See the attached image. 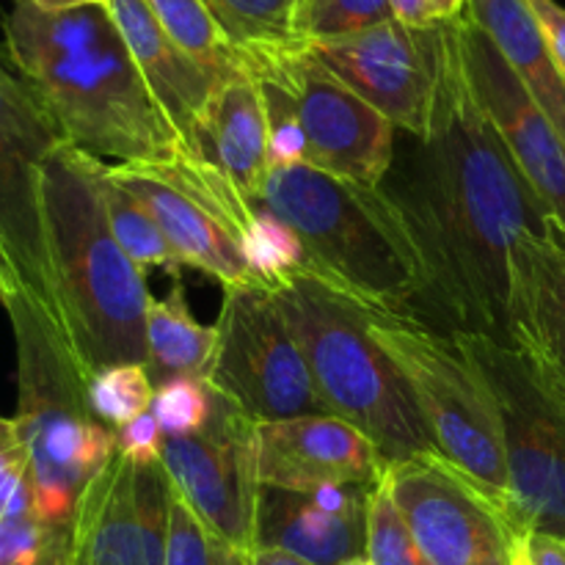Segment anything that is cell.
<instances>
[{"label": "cell", "mask_w": 565, "mask_h": 565, "mask_svg": "<svg viewBox=\"0 0 565 565\" xmlns=\"http://www.w3.org/2000/svg\"><path fill=\"white\" fill-rule=\"evenodd\" d=\"M379 188L428 276L414 320L511 345L513 252L524 235H546L555 218L475 99L450 22H441L428 132L397 130L395 160Z\"/></svg>", "instance_id": "6da1fadb"}, {"label": "cell", "mask_w": 565, "mask_h": 565, "mask_svg": "<svg viewBox=\"0 0 565 565\" xmlns=\"http://www.w3.org/2000/svg\"><path fill=\"white\" fill-rule=\"evenodd\" d=\"M3 33L6 55L66 143L116 163H171L191 154L105 3L42 11L14 0Z\"/></svg>", "instance_id": "7a4b0ae2"}, {"label": "cell", "mask_w": 565, "mask_h": 565, "mask_svg": "<svg viewBox=\"0 0 565 565\" xmlns=\"http://www.w3.org/2000/svg\"><path fill=\"white\" fill-rule=\"evenodd\" d=\"M105 160L72 143L44 163L42 202L47 252L58 292L64 342L83 379L110 364H147V270L110 232L103 204Z\"/></svg>", "instance_id": "3957f363"}, {"label": "cell", "mask_w": 565, "mask_h": 565, "mask_svg": "<svg viewBox=\"0 0 565 565\" xmlns=\"http://www.w3.org/2000/svg\"><path fill=\"white\" fill-rule=\"evenodd\" d=\"M257 204L296 230L312 265L309 276L364 307L414 318L428 276L381 188L292 163L268 171Z\"/></svg>", "instance_id": "277c9868"}, {"label": "cell", "mask_w": 565, "mask_h": 565, "mask_svg": "<svg viewBox=\"0 0 565 565\" xmlns=\"http://www.w3.org/2000/svg\"><path fill=\"white\" fill-rule=\"evenodd\" d=\"M274 292L331 417L367 436L386 469L441 461L406 375L370 334V307L315 276H296Z\"/></svg>", "instance_id": "5b68a950"}, {"label": "cell", "mask_w": 565, "mask_h": 565, "mask_svg": "<svg viewBox=\"0 0 565 565\" xmlns=\"http://www.w3.org/2000/svg\"><path fill=\"white\" fill-rule=\"evenodd\" d=\"M17 342V434L28 452L31 502L42 522L72 530L86 486L119 452L116 430L88 408L86 379L47 318L25 298H6Z\"/></svg>", "instance_id": "8992f818"}, {"label": "cell", "mask_w": 565, "mask_h": 565, "mask_svg": "<svg viewBox=\"0 0 565 565\" xmlns=\"http://www.w3.org/2000/svg\"><path fill=\"white\" fill-rule=\"evenodd\" d=\"M370 334L406 375L441 461L505 516L508 461L500 414L456 334L379 309H370Z\"/></svg>", "instance_id": "52a82bcc"}, {"label": "cell", "mask_w": 565, "mask_h": 565, "mask_svg": "<svg viewBox=\"0 0 565 565\" xmlns=\"http://www.w3.org/2000/svg\"><path fill=\"white\" fill-rule=\"evenodd\" d=\"M500 414L508 461L505 519L513 533L565 539V401L522 351L458 331Z\"/></svg>", "instance_id": "ba28073f"}, {"label": "cell", "mask_w": 565, "mask_h": 565, "mask_svg": "<svg viewBox=\"0 0 565 565\" xmlns=\"http://www.w3.org/2000/svg\"><path fill=\"white\" fill-rule=\"evenodd\" d=\"M66 138L0 50V301L25 298L64 340L44 230V163Z\"/></svg>", "instance_id": "9c48e42d"}, {"label": "cell", "mask_w": 565, "mask_h": 565, "mask_svg": "<svg viewBox=\"0 0 565 565\" xmlns=\"http://www.w3.org/2000/svg\"><path fill=\"white\" fill-rule=\"evenodd\" d=\"M215 331L207 381L248 419L263 425L329 414L274 290L257 281L226 287Z\"/></svg>", "instance_id": "30bf717a"}, {"label": "cell", "mask_w": 565, "mask_h": 565, "mask_svg": "<svg viewBox=\"0 0 565 565\" xmlns=\"http://www.w3.org/2000/svg\"><path fill=\"white\" fill-rule=\"evenodd\" d=\"M110 177L149 210L185 268L224 290L252 281L243 241L254 202L218 169L185 154L171 163H116Z\"/></svg>", "instance_id": "8fae6325"}, {"label": "cell", "mask_w": 565, "mask_h": 565, "mask_svg": "<svg viewBox=\"0 0 565 565\" xmlns=\"http://www.w3.org/2000/svg\"><path fill=\"white\" fill-rule=\"evenodd\" d=\"M257 55L290 88L307 163L340 180L379 188L395 160L397 127L307 53L303 42L257 50Z\"/></svg>", "instance_id": "7c38bea8"}, {"label": "cell", "mask_w": 565, "mask_h": 565, "mask_svg": "<svg viewBox=\"0 0 565 565\" xmlns=\"http://www.w3.org/2000/svg\"><path fill=\"white\" fill-rule=\"evenodd\" d=\"M160 461L171 486L215 535L237 550L254 552L259 494V441L254 419L215 390L207 425L199 434L163 439Z\"/></svg>", "instance_id": "4fadbf2b"}, {"label": "cell", "mask_w": 565, "mask_h": 565, "mask_svg": "<svg viewBox=\"0 0 565 565\" xmlns=\"http://www.w3.org/2000/svg\"><path fill=\"white\" fill-rule=\"evenodd\" d=\"M303 47L397 130L425 138L439 77L441 22L412 28L390 20L351 36L303 42Z\"/></svg>", "instance_id": "5bb4252c"}, {"label": "cell", "mask_w": 565, "mask_h": 565, "mask_svg": "<svg viewBox=\"0 0 565 565\" xmlns=\"http://www.w3.org/2000/svg\"><path fill=\"white\" fill-rule=\"evenodd\" d=\"M386 489L430 565H511L519 552L500 508L445 461H406Z\"/></svg>", "instance_id": "9a60e30c"}, {"label": "cell", "mask_w": 565, "mask_h": 565, "mask_svg": "<svg viewBox=\"0 0 565 565\" xmlns=\"http://www.w3.org/2000/svg\"><path fill=\"white\" fill-rule=\"evenodd\" d=\"M447 22L475 99L546 213L565 230V138L469 11Z\"/></svg>", "instance_id": "2e32d148"}, {"label": "cell", "mask_w": 565, "mask_h": 565, "mask_svg": "<svg viewBox=\"0 0 565 565\" xmlns=\"http://www.w3.org/2000/svg\"><path fill=\"white\" fill-rule=\"evenodd\" d=\"M171 480L163 461L116 452L86 486L72 522V565H166Z\"/></svg>", "instance_id": "e0dca14e"}, {"label": "cell", "mask_w": 565, "mask_h": 565, "mask_svg": "<svg viewBox=\"0 0 565 565\" xmlns=\"http://www.w3.org/2000/svg\"><path fill=\"white\" fill-rule=\"evenodd\" d=\"M257 441L259 486L373 491L390 472L373 441L331 414L263 423Z\"/></svg>", "instance_id": "ac0fdd59"}, {"label": "cell", "mask_w": 565, "mask_h": 565, "mask_svg": "<svg viewBox=\"0 0 565 565\" xmlns=\"http://www.w3.org/2000/svg\"><path fill=\"white\" fill-rule=\"evenodd\" d=\"M373 491L259 486L254 550H279L312 565H367V505Z\"/></svg>", "instance_id": "d6986e66"}, {"label": "cell", "mask_w": 565, "mask_h": 565, "mask_svg": "<svg viewBox=\"0 0 565 565\" xmlns=\"http://www.w3.org/2000/svg\"><path fill=\"white\" fill-rule=\"evenodd\" d=\"M511 348L565 401V230L557 221L513 252Z\"/></svg>", "instance_id": "ffe728a7"}, {"label": "cell", "mask_w": 565, "mask_h": 565, "mask_svg": "<svg viewBox=\"0 0 565 565\" xmlns=\"http://www.w3.org/2000/svg\"><path fill=\"white\" fill-rule=\"evenodd\" d=\"M105 6L149 92L191 152L204 110L221 81L166 33L143 0H105Z\"/></svg>", "instance_id": "44dd1931"}, {"label": "cell", "mask_w": 565, "mask_h": 565, "mask_svg": "<svg viewBox=\"0 0 565 565\" xmlns=\"http://www.w3.org/2000/svg\"><path fill=\"white\" fill-rule=\"evenodd\" d=\"M191 154L218 169L248 202H259L270 171L268 119L252 77H230L215 88Z\"/></svg>", "instance_id": "7402d4cb"}, {"label": "cell", "mask_w": 565, "mask_h": 565, "mask_svg": "<svg viewBox=\"0 0 565 565\" xmlns=\"http://www.w3.org/2000/svg\"><path fill=\"white\" fill-rule=\"evenodd\" d=\"M467 11L565 138V77L527 0H469Z\"/></svg>", "instance_id": "603a6c76"}, {"label": "cell", "mask_w": 565, "mask_h": 565, "mask_svg": "<svg viewBox=\"0 0 565 565\" xmlns=\"http://www.w3.org/2000/svg\"><path fill=\"white\" fill-rule=\"evenodd\" d=\"M215 340V326L199 323L191 315L182 281H174L166 298H152L147 309V370L154 390L174 379H207Z\"/></svg>", "instance_id": "cb8c5ba5"}, {"label": "cell", "mask_w": 565, "mask_h": 565, "mask_svg": "<svg viewBox=\"0 0 565 565\" xmlns=\"http://www.w3.org/2000/svg\"><path fill=\"white\" fill-rule=\"evenodd\" d=\"M99 188H103V204L108 213L110 232H114L116 243L127 252V257L138 265L141 270L163 268L174 281H180V270L185 265L169 246L160 226L149 215V210L132 196L127 188L110 177V166L103 163V174H99Z\"/></svg>", "instance_id": "d4e9b609"}, {"label": "cell", "mask_w": 565, "mask_h": 565, "mask_svg": "<svg viewBox=\"0 0 565 565\" xmlns=\"http://www.w3.org/2000/svg\"><path fill=\"white\" fill-rule=\"evenodd\" d=\"M226 42L241 55L298 44L296 11L301 0H202Z\"/></svg>", "instance_id": "484cf974"}, {"label": "cell", "mask_w": 565, "mask_h": 565, "mask_svg": "<svg viewBox=\"0 0 565 565\" xmlns=\"http://www.w3.org/2000/svg\"><path fill=\"white\" fill-rule=\"evenodd\" d=\"M171 39L221 83L246 75L243 58L224 39L202 0H143Z\"/></svg>", "instance_id": "4316f807"}, {"label": "cell", "mask_w": 565, "mask_h": 565, "mask_svg": "<svg viewBox=\"0 0 565 565\" xmlns=\"http://www.w3.org/2000/svg\"><path fill=\"white\" fill-rule=\"evenodd\" d=\"M243 252H246L252 281L268 287V290H279L290 279L309 276L312 270L307 248L296 230L263 204H254Z\"/></svg>", "instance_id": "83f0119b"}, {"label": "cell", "mask_w": 565, "mask_h": 565, "mask_svg": "<svg viewBox=\"0 0 565 565\" xmlns=\"http://www.w3.org/2000/svg\"><path fill=\"white\" fill-rule=\"evenodd\" d=\"M88 408L110 430L125 428L154 403V384L147 364H110L86 379Z\"/></svg>", "instance_id": "f1b7e54d"}, {"label": "cell", "mask_w": 565, "mask_h": 565, "mask_svg": "<svg viewBox=\"0 0 565 565\" xmlns=\"http://www.w3.org/2000/svg\"><path fill=\"white\" fill-rule=\"evenodd\" d=\"M0 565H72V530L42 522L33 505L0 519Z\"/></svg>", "instance_id": "f546056e"}, {"label": "cell", "mask_w": 565, "mask_h": 565, "mask_svg": "<svg viewBox=\"0 0 565 565\" xmlns=\"http://www.w3.org/2000/svg\"><path fill=\"white\" fill-rule=\"evenodd\" d=\"M166 565H252V552L237 550L215 535L171 486Z\"/></svg>", "instance_id": "4dcf8cb0"}, {"label": "cell", "mask_w": 565, "mask_h": 565, "mask_svg": "<svg viewBox=\"0 0 565 565\" xmlns=\"http://www.w3.org/2000/svg\"><path fill=\"white\" fill-rule=\"evenodd\" d=\"M395 20L392 0H301L296 36L301 42L340 39Z\"/></svg>", "instance_id": "1f68e13d"}, {"label": "cell", "mask_w": 565, "mask_h": 565, "mask_svg": "<svg viewBox=\"0 0 565 565\" xmlns=\"http://www.w3.org/2000/svg\"><path fill=\"white\" fill-rule=\"evenodd\" d=\"M367 565H430L414 541L403 513L397 511L386 483H381L370 494Z\"/></svg>", "instance_id": "d6a6232c"}, {"label": "cell", "mask_w": 565, "mask_h": 565, "mask_svg": "<svg viewBox=\"0 0 565 565\" xmlns=\"http://www.w3.org/2000/svg\"><path fill=\"white\" fill-rule=\"evenodd\" d=\"M215 390L207 379H174L154 390L152 414L158 417L163 439L191 436L207 425L213 414Z\"/></svg>", "instance_id": "836d02e7"}, {"label": "cell", "mask_w": 565, "mask_h": 565, "mask_svg": "<svg viewBox=\"0 0 565 565\" xmlns=\"http://www.w3.org/2000/svg\"><path fill=\"white\" fill-rule=\"evenodd\" d=\"M116 441H119L121 456L130 458L138 467L160 461V456H163V430H160L152 408L132 419V423H127L125 428L116 430Z\"/></svg>", "instance_id": "e575fe53"}, {"label": "cell", "mask_w": 565, "mask_h": 565, "mask_svg": "<svg viewBox=\"0 0 565 565\" xmlns=\"http://www.w3.org/2000/svg\"><path fill=\"white\" fill-rule=\"evenodd\" d=\"M527 3L533 9L535 20H539L541 31H544L557 70L565 77V6L557 3V0H527Z\"/></svg>", "instance_id": "d590c367"}, {"label": "cell", "mask_w": 565, "mask_h": 565, "mask_svg": "<svg viewBox=\"0 0 565 565\" xmlns=\"http://www.w3.org/2000/svg\"><path fill=\"white\" fill-rule=\"evenodd\" d=\"M530 565H565V539L546 533H527L519 539Z\"/></svg>", "instance_id": "8d00e7d4"}, {"label": "cell", "mask_w": 565, "mask_h": 565, "mask_svg": "<svg viewBox=\"0 0 565 565\" xmlns=\"http://www.w3.org/2000/svg\"><path fill=\"white\" fill-rule=\"evenodd\" d=\"M395 20L406 22L412 28H430L436 25V17L430 14L428 0H392Z\"/></svg>", "instance_id": "74e56055"}, {"label": "cell", "mask_w": 565, "mask_h": 565, "mask_svg": "<svg viewBox=\"0 0 565 565\" xmlns=\"http://www.w3.org/2000/svg\"><path fill=\"white\" fill-rule=\"evenodd\" d=\"M252 565H312L296 555H287L279 550H254L252 552Z\"/></svg>", "instance_id": "f35d334b"}, {"label": "cell", "mask_w": 565, "mask_h": 565, "mask_svg": "<svg viewBox=\"0 0 565 565\" xmlns=\"http://www.w3.org/2000/svg\"><path fill=\"white\" fill-rule=\"evenodd\" d=\"M430 6V14L436 17V22H447V20H456L467 11L469 0H428Z\"/></svg>", "instance_id": "ab89813d"}, {"label": "cell", "mask_w": 565, "mask_h": 565, "mask_svg": "<svg viewBox=\"0 0 565 565\" xmlns=\"http://www.w3.org/2000/svg\"><path fill=\"white\" fill-rule=\"evenodd\" d=\"M25 3L36 6V9L42 11H66V9H77V6L105 3V0H25Z\"/></svg>", "instance_id": "60d3db41"}, {"label": "cell", "mask_w": 565, "mask_h": 565, "mask_svg": "<svg viewBox=\"0 0 565 565\" xmlns=\"http://www.w3.org/2000/svg\"><path fill=\"white\" fill-rule=\"evenodd\" d=\"M511 565H530L527 563V557H524V552H522V546H519V552H516V557H513V563Z\"/></svg>", "instance_id": "b9f144b4"}]
</instances>
